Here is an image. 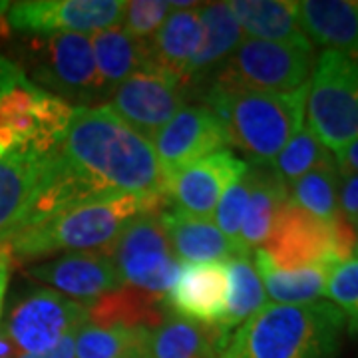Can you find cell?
<instances>
[{"label":"cell","mask_w":358,"mask_h":358,"mask_svg":"<svg viewBox=\"0 0 358 358\" xmlns=\"http://www.w3.org/2000/svg\"><path fill=\"white\" fill-rule=\"evenodd\" d=\"M154 152L169 178L173 171L227 150L229 141L215 114L203 103H187L157 131Z\"/></svg>","instance_id":"14"},{"label":"cell","mask_w":358,"mask_h":358,"mask_svg":"<svg viewBox=\"0 0 358 358\" xmlns=\"http://www.w3.org/2000/svg\"><path fill=\"white\" fill-rule=\"evenodd\" d=\"M247 169V162L229 150L201 157L167 178V197L176 209L193 217L211 219L223 192Z\"/></svg>","instance_id":"15"},{"label":"cell","mask_w":358,"mask_h":358,"mask_svg":"<svg viewBox=\"0 0 358 358\" xmlns=\"http://www.w3.org/2000/svg\"><path fill=\"white\" fill-rule=\"evenodd\" d=\"M6 259H13V255H10V251H8V247L0 241V261H6Z\"/></svg>","instance_id":"41"},{"label":"cell","mask_w":358,"mask_h":358,"mask_svg":"<svg viewBox=\"0 0 358 358\" xmlns=\"http://www.w3.org/2000/svg\"><path fill=\"white\" fill-rule=\"evenodd\" d=\"M253 263L263 281L265 293L275 305H308L327 293V281L333 265L291 268L285 271L273 265L263 249L253 251Z\"/></svg>","instance_id":"27"},{"label":"cell","mask_w":358,"mask_h":358,"mask_svg":"<svg viewBox=\"0 0 358 358\" xmlns=\"http://www.w3.org/2000/svg\"><path fill=\"white\" fill-rule=\"evenodd\" d=\"M247 201H249V178H247V169L239 179H235L229 187L223 192L215 207V225L219 231L225 235V239L229 241L231 247L235 249L237 255H251L245 251L241 243V227H243L245 211H247Z\"/></svg>","instance_id":"33"},{"label":"cell","mask_w":358,"mask_h":358,"mask_svg":"<svg viewBox=\"0 0 358 358\" xmlns=\"http://www.w3.org/2000/svg\"><path fill=\"white\" fill-rule=\"evenodd\" d=\"M22 357V352L13 345V341L6 336V333L0 329V358H18Z\"/></svg>","instance_id":"39"},{"label":"cell","mask_w":358,"mask_h":358,"mask_svg":"<svg viewBox=\"0 0 358 358\" xmlns=\"http://www.w3.org/2000/svg\"><path fill=\"white\" fill-rule=\"evenodd\" d=\"M341 173L336 162L329 159L310 169L289 187V201L324 223H331L341 213Z\"/></svg>","instance_id":"30"},{"label":"cell","mask_w":358,"mask_h":358,"mask_svg":"<svg viewBox=\"0 0 358 358\" xmlns=\"http://www.w3.org/2000/svg\"><path fill=\"white\" fill-rule=\"evenodd\" d=\"M58 152L106 192L167 197V176L154 145L108 106L74 108Z\"/></svg>","instance_id":"1"},{"label":"cell","mask_w":358,"mask_h":358,"mask_svg":"<svg viewBox=\"0 0 358 358\" xmlns=\"http://www.w3.org/2000/svg\"><path fill=\"white\" fill-rule=\"evenodd\" d=\"M229 277V299L227 308L219 324H215L223 334L231 336V331L243 324L249 317L267 305V293L263 281L257 273L251 255H233L225 261Z\"/></svg>","instance_id":"29"},{"label":"cell","mask_w":358,"mask_h":358,"mask_svg":"<svg viewBox=\"0 0 358 358\" xmlns=\"http://www.w3.org/2000/svg\"><path fill=\"white\" fill-rule=\"evenodd\" d=\"M167 239L179 261L195 263H225L235 249L211 219L193 217L179 209H164L159 213Z\"/></svg>","instance_id":"23"},{"label":"cell","mask_w":358,"mask_h":358,"mask_svg":"<svg viewBox=\"0 0 358 358\" xmlns=\"http://www.w3.org/2000/svg\"><path fill=\"white\" fill-rule=\"evenodd\" d=\"M229 336L213 324L183 319L171 310L157 327L150 329L145 358H219Z\"/></svg>","instance_id":"20"},{"label":"cell","mask_w":358,"mask_h":358,"mask_svg":"<svg viewBox=\"0 0 358 358\" xmlns=\"http://www.w3.org/2000/svg\"><path fill=\"white\" fill-rule=\"evenodd\" d=\"M279 268L336 265L331 225L307 213L299 205H282L265 245L261 247Z\"/></svg>","instance_id":"13"},{"label":"cell","mask_w":358,"mask_h":358,"mask_svg":"<svg viewBox=\"0 0 358 358\" xmlns=\"http://www.w3.org/2000/svg\"><path fill=\"white\" fill-rule=\"evenodd\" d=\"M315 60V46L310 42L245 38L205 86L287 94L307 86Z\"/></svg>","instance_id":"8"},{"label":"cell","mask_w":358,"mask_h":358,"mask_svg":"<svg viewBox=\"0 0 358 358\" xmlns=\"http://www.w3.org/2000/svg\"><path fill=\"white\" fill-rule=\"evenodd\" d=\"M247 178L249 201L241 227V243L247 253H253L265 245L271 235L275 219L281 213L282 205L289 201V187L271 164L247 162Z\"/></svg>","instance_id":"21"},{"label":"cell","mask_w":358,"mask_h":358,"mask_svg":"<svg viewBox=\"0 0 358 358\" xmlns=\"http://www.w3.org/2000/svg\"><path fill=\"white\" fill-rule=\"evenodd\" d=\"M28 275L50 285L52 291L74 299H86L90 303L124 287L108 251L66 253L54 261L30 267Z\"/></svg>","instance_id":"16"},{"label":"cell","mask_w":358,"mask_h":358,"mask_svg":"<svg viewBox=\"0 0 358 358\" xmlns=\"http://www.w3.org/2000/svg\"><path fill=\"white\" fill-rule=\"evenodd\" d=\"M307 94L308 84L287 94L205 86L201 103L215 114L229 145L241 150L247 162L271 164L305 126Z\"/></svg>","instance_id":"3"},{"label":"cell","mask_w":358,"mask_h":358,"mask_svg":"<svg viewBox=\"0 0 358 358\" xmlns=\"http://www.w3.org/2000/svg\"><path fill=\"white\" fill-rule=\"evenodd\" d=\"M229 299L225 263H195L179 268L178 279L166 294L167 308L183 319L219 324Z\"/></svg>","instance_id":"17"},{"label":"cell","mask_w":358,"mask_h":358,"mask_svg":"<svg viewBox=\"0 0 358 358\" xmlns=\"http://www.w3.org/2000/svg\"><path fill=\"white\" fill-rule=\"evenodd\" d=\"M74 341H76V333L68 334L66 338H62L58 345L46 350V352H40V355H22L18 358H74Z\"/></svg>","instance_id":"38"},{"label":"cell","mask_w":358,"mask_h":358,"mask_svg":"<svg viewBox=\"0 0 358 358\" xmlns=\"http://www.w3.org/2000/svg\"><path fill=\"white\" fill-rule=\"evenodd\" d=\"M58 152V150H56ZM56 154L46 159H0V241L20 231L50 176Z\"/></svg>","instance_id":"19"},{"label":"cell","mask_w":358,"mask_h":358,"mask_svg":"<svg viewBox=\"0 0 358 358\" xmlns=\"http://www.w3.org/2000/svg\"><path fill=\"white\" fill-rule=\"evenodd\" d=\"M143 345H145V343H143ZM128 358H145L143 357V346H141V348H138V350H134V352H131Z\"/></svg>","instance_id":"42"},{"label":"cell","mask_w":358,"mask_h":358,"mask_svg":"<svg viewBox=\"0 0 358 358\" xmlns=\"http://www.w3.org/2000/svg\"><path fill=\"white\" fill-rule=\"evenodd\" d=\"M199 18L203 26V42L187 74V88L192 94L193 90L201 92L209 78L217 72L219 66L245 40L241 26L231 13L229 2L203 4V8H199Z\"/></svg>","instance_id":"22"},{"label":"cell","mask_w":358,"mask_h":358,"mask_svg":"<svg viewBox=\"0 0 358 358\" xmlns=\"http://www.w3.org/2000/svg\"><path fill=\"white\" fill-rule=\"evenodd\" d=\"M299 20L313 46L322 50H358V0H303Z\"/></svg>","instance_id":"24"},{"label":"cell","mask_w":358,"mask_h":358,"mask_svg":"<svg viewBox=\"0 0 358 358\" xmlns=\"http://www.w3.org/2000/svg\"><path fill=\"white\" fill-rule=\"evenodd\" d=\"M166 203H169L167 197L129 193L94 199L14 233L4 245L18 259L108 251L128 221L148 211H164Z\"/></svg>","instance_id":"4"},{"label":"cell","mask_w":358,"mask_h":358,"mask_svg":"<svg viewBox=\"0 0 358 358\" xmlns=\"http://www.w3.org/2000/svg\"><path fill=\"white\" fill-rule=\"evenodd\" d=\"M334 162L341 176H352L358 173V140L346 143L338 152H334Z\"/></svg>","instance_id":"37"},{"label":"cell","mask_w":358,"mask_h":358,"mask_svg":"<svg viewBox=\"0 0 358 358\" xmlns=\"http://www.w3.org/2000/svg\"><path fill=\"white\" fill-rule=\"evenodd\" d=\"M338 203H341V213L348 221L358 215V173L352 176H341V195H338Z\"/></svg>","instance_id":"36"},{"label":"cell","mask_w":358,"mask_h":358,"mask_svg":"<svg viewBox=\"0 0 358 358\" xmlns=\"http://www.w3.org/2000/svg\"><path fill=\"white\" fill-rule=\"evenodd\" d=\"M203 42L199 8H173L154 36L143 40L148 68L178 78L187 86V74Z\"/></svg>","instance_id":"18"},{"label":"cell","mask_w":358,"mask_h":358,"mask_svg":"<svg viewBox=\"0 0 358 358\" xmlns=\"http://www.w3.org/2000/svg\"><path fill=\"white\" fill-rule=\"evenodd\" d=\"M28 62V80L70 106L94 108L112 94L98 74L88 34L36 36L30 42Z\"/></svg>","instance_id":"7"},{"label":"cell","mask_w":358,"mask_h":358,"mask_svg":"<svg viewBox=\"0 0 358 358\" xmlns=\"http://www.w3.org/2000/svg\"><path fill=\"white\" fill-rule=\"evenodd\" d=\"M307 128L329 150L358 140V50H322L308 80Z\"/></svg>","instance_id":"6"},{"label":"cell","mask_w":358,"mask_h":358,"mask_svg":"<svg viewBox=\"0 0 358 358\" xmlns=\"http://www.w3.org/2000/svg\"><path fill=\"white\" fill-rule=\"evenodd\" d=\"M345 315L331 301L265 305L237 327L219 358H338Z\"/></svg>","instance_id":"2"},{"label":"cell","mask_w":358,"mask_h":358,"mask_svg":"<svg viewBox=\"0 0 358 358\" xmlns=\"http://www.w3.org/2000/svg\"><path fill=\"white\" fill-rule=\"evenodd\" d=\"M10 261L13 259L0 261V313H2V299L6 293V285H8V275H10Z\"/></svg>","instance_id":"40"},{"label":"cell","mask_w":358,"mask_h":358,"mask_svg":"<svg viewBox=\"0 0 358 358\" xmlns=\"http://www.w3.org/2000/svg\"><path fill=\"white\" fill-rule=\"evenodd\" d=\"M327 296L345 315L346 331L358 334V259L336 263L329 273Z\"/></svg>","instance_id":"34"},{"label":"cell","mask_w":358,"mask_h":358,"mask_svg":"<svg viewBox=\"0 0 358 358\" xmlns=\"http://www.w3.org/2000/svg\"><path fill=\"white\" fill-rule=\"evenodd\" d=\"M88 322V308L52 289H34L22 296L0 327L22 355H40Z\"/></svg>","instance_id":"10"},{"label":"cell","mask_w":358,"mask_h":358,"mask_svg":"<svg viewBox=\"0 0 358 358\" xmlns=\"http://www.w3.org/2000/svg\"><path fill=\"white\" fill-rule=\"evenodd\" d=\"M159 213L148 211L128 221L108 253L124 285L166 299L181 267Z\"/></svg>","instance_id":"9"},{"label":"cell","mask_w":358,"mask_h":358,"mask_svg":"<svg viewBox=\"0 0 358 358\" xmlns=\"http://www.w3.org/2000/svg\"><path fill=\"white\" fill-rule=\"evenodd\" d=\"M229 8L247 38L268 42L307 44L301 20L299 2L291 0H233Z\"/></svg>","instance_id":"26"},{"label":"cell","mask_w":358,"mask_h":358,"mask_svg":"<svg viewBox=\"0 0 358 358\" xmlns=\"http://www.w3.org/2000/svg\"><path fill=\"white\" fill-rule=\"evenodd\" d=\"M192 92L178 78L145 68L120 82L110 98L108 108L143 140L152 143L157 131L187 106Z\"/></svg>","instance_id":"11"},{"label":"cell","mask_w":358,"mask_h":358,"mask_svg":"<svg viewBox=\"0 0 358 358\" xmlns=\"http://www.w3.org/2000/svg\"><path fill=\"white\" fill-rule=\"evenodd\" d=\"M171 10V2L164 0H131L126 2L120 28L136 40H148L166 22Z\"/></svg>","instance_id":"35"},{"label":"cell","mask_w":358,"mask_h":358,"mask_svg":"<svg viewBox=\"0 0 358 358\" xmlns=\"http://www.w3.org/2000/svg\"><path fill=\"white\" fill-rule=\"evenodd\" d=\"M126 2L122 0H30L6 10V24L36 36L94 34L120 26Z\"/></svg>","instance_id":"12"},{"label":"cell","mask_w":358,"mask_h":358,"mask_svg":"<svg viewBox=\"0 0 358 358\" xmlns=\"http://www.w3.org/2000/svg\"><path fill=\"white\" fill-rule=\"evenodd\" d=\"M98 74L110 92L131 74L148 68L143 40H136L120 26L90 34Z\"/></svg>","instance_id":"28"},{"label":"cell","mask_w":358,"mask_h":358,"mask_svg":"<svg viewBox=\"0 0 358 358\" xmlns=\"http://www.w3.org/2000/svg\"><path fill=\"white\" fill-rule=\"evenodd\" d=\"M150 329L98 327L86 322L76 333L74 358H128L143 346Z\"/></svg>","instance_id":"31"},{"label":"cell","mask_w":358,"mask_h":358,"mask_svg":"<svg viewBox=\"0 0 358 358\" xmlns=\"http://www.w3.org/2000/svg\"><path fill=\"white\" fill-rule=\"evenodd\" d=\"M329 159H333V152H329L317 140V136L307 126H303L287 141V145L282 148L281 154L271 162V166L275 167V171L285 181V185L291 187L296 179H301L310 169H315Z\"/></svg>","instance_id":"32"},{"label":"cell","mask_w":358,"mask_h":358,"mask_svg":"<svg viewBox=\"0 0 358 358\" xmlns=\"http://www.w3.org/2000/svg\"><path fill=\"white\" fill-rule=\"evenodd\" d=\"M86 308L88 322L92 320V324L126 329H154L169 313L166 299L128 285L102 294L100 299L88 303Z\"/></svg>","instance_id":"25"},{"label":"cell","mask_w":358,"mask_h":358,"mask_svg":"<svg viewBox=\"0 0 358 358\" xmlns=\"http://www.w3.org/2000/svg\"><path fill=\"white\" fill-rule=\"evenodd\" d=\"M74 106L0 58V159H46L64 140Z\"/></svg>","instance_id":"5"}]
</instances>
